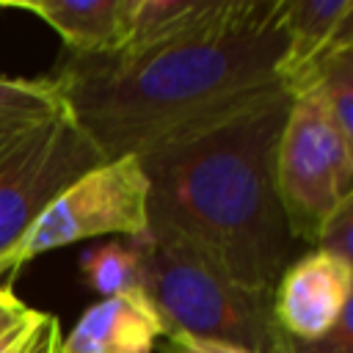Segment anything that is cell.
Wrapping results in <instances>:
<instances>
[{
  "instance_id": "cell-13",
  "label": "cell",
  "mask_w": 353,
  "mask_h": 353,
  "mask_svg": "<svg viewBox=\"0 0 353 353\" xmlns=\"http://www.w3.org/2000/svg\"><path fill=\"white\" fill-rule=\"evenodd\" d=\"M303 91L317 97L331 124L342 132L345 141L353 143V47H345L331 55L312 74Z\"/></svg>"
},
{
  "instance_id": "cell-11",
  "label": "cell",
  "mask_w": 353,
  "mask_h": 353,
  "mask_svg": "<svg viewBox=\"0 0 353 353\" xmlns=\"http://www.w3.org/2000/svg\"><path fill=\"white\" fill-rule=\"evenodd\" d=\"M163 325L146 295L102 298L74 323L58 353H152Z\"/></svg>"
},
{
  "instance_id": "cell-17",
  "label": "cell",
  "mask_w": 353,
  "mask_h": 353,
  "mask_svg": "<svg viewBox=\"0 0 353 353\" xmlns=\"http://www.w3.org/2000/svg\"><path fill=\"white\" fill-rule=\"evenodd\" d=\"M160 353H251L234 345H223V342H210V339H196L188 334H163L157 339Z\"/></svg>"
},
{
  "instance_id": "cell-7",
  "label": "cell",
  "mask_w": 353,
  "mask_h": 353,
  "mask_svg": "<svg viewBox=\"0 0 353 353\" xmlns=\"http://www.w3.org/2000/svg\"><path fill=\"white\" fill-rule=\"evenodd\" d=\"M353 265L323 251H312L279 276L273 287V317L284 336L301 347L320 342L350 306Z\"/></svg>"
},
{
  "instance_id": "cell-14",
  "label": "cell",
  "mask_w": 353,
  "mask_h": 353,
  "mask_svg": "<svg viewBox=\"0 0 353 353\" xmlns=\"http://www.w3.org/2000/svg\"><path fill=\"white\" fill-rule=\"evenodd\" d=\"M66 108L50 77H0V130Z\"/></svg>"
},
{
  "instance_id": "cell-6",
  "label": "cell",
  "mask_w": 353,
  "mask_h": 353,
  "mask_svg": "<svg viewBox=\"0 0 353 353\" xmlns=\"http://www.w3.org/2000/svg\"><path fill=\"white\" fill-rule=\"evenodd\" d=\"M276 190L295 240L314 243L325 218L353 196V143L314 94L290 97L276 143Z\"/></svg>"
},
{
  "instance_id": "cell-18",
  "label": "cell",
  "mask_w": 353,
  "mask_h": 353,
  "mask_svg": "<svg viewBox=\"0 0 353 353\" xmlns=\"http://www.w3.org/2000/svg\"><path fill=\"white\" fill-rule=\"evenodd\" d=\"M61 339H63L61 336V323H58L55 314H50V320H47V325H44V331H41L39 345L33 347V353H58Z\"/></svg>"
},
{
  "instance_id": "cell-19",
  "label": "cell",
  "mask_w": 353,
  "mask_h": 353,
  "mask_svg": "<svg viewBox=\"0 0 353 353\" xmlns=\"http://www.w3.org/2000/svg\"><path fill=\"white\" fill-rule=\"evenodd\" d=\"M11 298H14V292H11L8 287H0V306H3V303H8Z\"/></svg>"
},
{
  "instance_id": "cell-5",
  "label": "cell",
  "mask_w": 353,
  "mask_h": 353,
  "mask_svg": "<svg viewBox=\"0 0 353 353\" xmlns=\"http://www.w3.org/2000/svg\"><path fill=\"white\" fill-rule=\"evenodd\" d=\"M105 157L66 108L0 130V256L72 179Z\"/></svg>"
},
{
  "instance_id": "cell-4",
  "label": "cell",
  "mask_w": 353,
  "mask_h": 353,
  "mask_svg": "<svg viewBox=\"0 0 353 353\" xmlns=\"http://www.w3.org/2000/svg\"><path fill=\"white\" fill-rule=\"evenodd\" d=\"M149 185L138 157L102 160L36 215L28 232L0 256V279L52 248L91 237H135L146 229Z\"/></svg>"
},
{
  "instance_id": "cell-10",
  "label": "cell",
  "mask_w": 353,
  "mask_h": 353,
  "mask_svg": "<svg viewBox=\"0 0 353 353\" xmlns=\"http://www.w3.org/2000/svg\"><path fill=\"white\" fill-rule=\"evenodd\" d=\"M135 0H0V8L41 17L69 55H113L127 44Z\"/></svg>"
},
{
  "instance_id": "cell-1",
  "label": "cell",
  "mask_w": 353,
  "mask_h": 353,
  "mask_svg": "<svg viewBox=\"0 0 353 353\" xmlns=\"http://www.w3.org/2000/svg\"><path fill=\"white\" fill-rule=\"evenodd\" d=\"M290 94L276 85L248 105L138 154L146 212L251 290L276 287L295 237L276 190V143Z\"/></svg>"
},
{
  "instance_id": "cell-16",
  "label": "cell",
  "mask_w": 353,
  "mask_h": 353,
  "mask_svg": "<svg viewBox=\"0 0 353 353\" xmlns=\"http://www.w3.org/2000/svg\"><path fill=\"white\" fill-rule=\"evenodd\" d=\"M47 320H50L47 312H39L30 306L11 328L0 334V353H33Z\"/></svg>"
},
{
  "instance_id": "cell-12",
  "label": "cell",
  "mask_w": 353,
  "mask_h": 353,
  "mask_svg": "<svg viewBox=\"0 0 353 353\" xmlns=\"http://www.w3.org/2000/svg\"><path fill=\"white\" fill-rule=\"evenodd\" d=\"M83 279L102 298H141L143 295V268L132 237H116L110 243L94 245L80 259Z\"/></svg>"
},
{
  "instance_id": "cell-9",
  "label": "cell",
  "mask_w": 353,
  "mask_h": 353,
  "mask_svg": "<svg viewBox=\"0 0 353 353\" xmlns=\"http://www.w3.org/2000/svg\"><path fill=\"white\" fill-rule=\"evenodd\" d=\"M265 3L268 0H135L130 36L119 52H141L232 30L254 19Z\"/></svg>"
},
{
  "instance_id": "cell-3",
  "label": "cell",
  "mask_w": 353,
  "mask_h": 353,
  "mask_svg": "<svg viewBox=\"0 0 353 353\" xmlns=\"http://www.w3.org/2000/svg\"><path fill=\"white\" fill-rule=\"evenodd\" d=\"M132 243L141 254L143 295L163 334H188L251 353H295L273 317L270 290L243 287L199 248L160 226L146 223Z\"/></svg>"
},
{
  "instance_id": "cell-2",
  "label": "cell",
  "mask_w": 353,
  "mask_h": 353,
  "mask_svg": "<svg viewBox=\"0 0 353 353\" xmlns=\"http://www.w3.org/2000/svg\"><path fill=\"white\" fill-rule=\"evenodd\" d=\"M281 0L223 33L141 52L66 55L50 80L105 160L138 157L281 85Z\"/></svg>"
},
{
  "instance_id": "cell-15",
  "label": "cell",
  "mask_w": 353,
  "mask_h": 353,
  "mask_svg": "<svg viewBox=\"0 0 353 353\" xmlns=\"http://www.w3.org/2000/svg\"><path fill=\"white\" fill-rule=\"evenodd\" d=\"M317 251L331 254L336 259H345L353 265V196H347L320 226L317 237Z\"/></svg>"
},
{
  "instance_id": "cell-8",
  "label": "cell",
  "mask_w": 353,
  "mask_h": 353,
  "mask_svg": "<svg viewBox=\"0 0 353 353\" xmlns=\"http://www.w3.org/2000/svg\"><path fill=\"white\" fill-rule=\"evenodd\" d=\"M279 25L284 33V50L276 77L290 97L301 94L331 55L353 47L350 0H281Z\"/></svg>"
}]
</instances>
